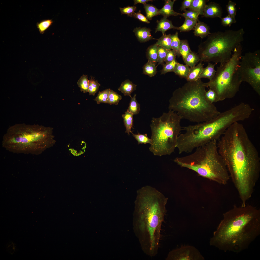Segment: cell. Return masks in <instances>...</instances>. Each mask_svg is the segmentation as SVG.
<instances>
[{
    "instance_id": "17",
    "label": "cell",
    "mask_w": 260,
    "mask_h": 260,
    "mask_svg": "<svg viewBox=\"0 0 260 260\" xmlns=\"http://www.w3.org/2000/svg\"><path fill=\"white\" fill-rule=\"evenodd\" d=\"M157 25L155 32L160 31L162 34L165 33L167 31L172 29H177L178 27L174 26L171 21L167 19V18L163 17L160 20L157 21Z\"/></svg>"
},
{
    "instance_id": "25",
    "label": "cell",
    "mask_w": 260,
    "mask_h": 260,
    "mask_svg": "<svg viewBox=\"0 0 260 260\" xmlns=\"http://www.w3.org/2000/svg\"><path fill=\"white\" fill-rule=\"evenodd\" d=\"M171 34H162V35L157 39V41L155 44L158 46H160L168 50H171Z\"/></svg>"
},
{
    "instance_id": "16",
    "label": "cell",
    "mask_w": 260,
    "mask_h": 260,
    "mask_svg": "<svg viewBox=\"0 0 260 260\" xmlns=\"http://www.w3.org/2000/svg\"><path fill=\"white\" fill-rule=\"evenodd\" d=\"M194 35L202 39L207 37L211 34L209 26L203 22L198 21L194 29Z\"/></svg>"
},
{
    "instance_id": "28",
    "label": "cell",
    "mask_w": 260,
    "mask_h": 260,
    "mask_svg": "<svg viewBox=\"0 0 260 260\" xmlns=\"http://www.w3.org/2000/svg\"><path fill=\"white\" fill-rule=\"evenodd\" d=\"M171 49L174 51L176 56L179 57L181 56L179 51L180 40L178 37V32H176L175 34L171 35Z\"/></svg>"
},
{
    "instance_id": "31",
    "label": "cell",
    "mask_w": 260,
    "mask_h": 260,
    "mask_svg": "<svg viewBox=\"0 0 260 260\" xmlns=\"http://www.w3.org/2000/svg\"><path fill=\"white\" fill-rule=\"evenodd\" d=\"M198 21L196 20L188 19H185L183 24L178 27L177 30L181 32H186L194 30V27Z\"/></svg>"
},
{
    "instance_id": "11",
    "label": "cell",
    "mask_w": 260,
    "mask_h": 260,
    "mask_svg": "<svg viewBox=\"0 0 260 260\" xmlns=\"http://www.w3.org/2000/svg\"><path fill=\"white\" fill-rule=\"evenodd\" d=\"M238 71L242 82L248 83L260 95V50L248 52L242 56Z\"/></svg>"
},
{
    "instance_id": "13",
    "label": "cell",
    "mask_w": 260,
    "mask_h": 260,
    "mask_svg": "<svg viewBox=\"0 0 260 260\" xmlns=\"http://www.w3.org/2000/svg\"><path fill=\"white\" fill-rule=\"evenodd\" d=\"M222 10L220 5L213 2L206 4L204 8L203 16L206 18H221Z\"/></svg>"
},
{
    "instance_id": "5",
    "label": "cell",
    "mask_w": 260,
    "mask_h": 260,
    "mask_svg": "<svg viewBox=\"0 0 260 260\" xmlns=\"http://www.w3.org/2000/svg\"><path fill=\"white\" fill-rule=\"evenodd\" d=\"M53 129L37 124H16L3 136L2 147L14 153L39 155L55 142Z\"/></svg>"
},
{
    "instance_id": "48",
    "label": "cell",
    "mask_w": 260,
    "mask_h": 260,
    "mask_svg": "<svg viewBox=\"0 0 260 260\" xmlns=\"http://www.w3.org/2000/svg\"><path fill=\"white\" fill-rule=\"evenodd\" d=\"M193 0H184L182 2L181 9L182 11H185L186 9L189 8L192 3Z\"/></svg>"
},
{
    "instance_id": "37",
    "label": "cell",
    "mask_w": 260,
    "mask_h": 260,
    "mask_svg": "<svg viewBox=\"0 0 260 260\" xmlns=\"http://www.w3.org/2000/svg\"><path fill=\"white\" fill-rule=\"evenodd\" d=\"M131 133L133 136L137 141L138 144L143 143L145 144L149 143L150 144H151V139L148 137L147 134H142L138 132L137 134H134L132 132Z\"/></svg>"
},
{
    "instance_id": "44",
    "label": "cell",
    "mask_w": 260,
    "mask_h": 260,
    "mask_svg": "<svg viewBox=\"0 0 260 260\" xmlns=\"http://www.w3.org/2000/svg\"><path fill=\"white\" fill-rule=\"evenodd\" d=\"M119 9L122 15L125 14L128 15V16L132 17L136 10V7L134 6H128L123 8L120 7Z\"/></svg>"
},
{
    "instance_id": "40",
    "label": "cell",
    "mask_w": 260,
    "mask_h": 260,
    "mask_svg": "<svg viewBox=\"0 0 260 260\" xmlns=\"http://www.w3.org/2000/svg\"><path fill=\"white\" fill-rule=\"evenodd\" d=\"M168 50L162 47L158 46V64L157 65L163 64V62Z\"/></svg>"
},
{
    "instance_id": "30",
    "label": "cell",
    "mask_w": 260,
    "mask_h": 260,
    "mask_svg": "<svg viewBox=\"0 0 260 260\" xmlns=\"http://www.w3.org/2000/svg\"><path fill=\"white\" fill-rule=\"evenodd\" d=\"M136 95L135 94L131 98L129 106L127 111L133 115L139 114L140 110V104L137 101L136 98Z\"/></svg>"
},
{
    "instance_id": "8",
    "label": "cell",
    "mask_w": 260,
    "mask_h": 260,
    "mask_svg": "<svg viewBox=\"0 0 260 260\" xmlns=\"http://www.w3.org/2000/svg\"><path fill=\"white\" fill-rule=\"evenodd\" d=\"M182 119L170 110L159 117L152 118L150 125L152 143L149 149L154 155H170L174 151L182 129L181 125Z\"/></svg>"
},
{
    "instance_id": "10",
    "label": "cell",
    "mask_w": 260,
    "mask_h": 260,
    "mask_svg": "<svg viewBox=\"0 0 260 260\" xmlns=\"http://www.w3.org/2000/svg\"><path fill=\"white\" fill-rule=\"evenodd\" d=\"M241 44L234 50L231 58L228 61L220 64L217 67L213 79L205 83L206 87L215 92L216 102L234 97L239 91L242 82L238 68L242 55Z\"/></svg>"
},
{
    "instance_id": "1",
    "label": "cell",
    "mask_w": 260,
    "mask_h": 260,
    "mask_svg": "<svg viewBox=\"0 0 260 260\" xmlns=\"http://www.w3.org/2000/svg\"><path fill=\"white\" fill-rule=\"evenodd\" d=\"M218 150L226 165L241 203L251 196L259 177L260 158L243 125L234 123L218 140Z\"/></svg>"
},
{
    "instance_id": "32",
    "label": "cell",
    "mask_w": 260,
    "mask_h": 260,
    "mask_svg": "<svg viewBox=\"0 0 260 260\" xmlns=\"http://www.w3.org/2000/svg\"><path fill=\"white\" fill-rule=\"evenodd\" d=\"M179 51L183 60L192 52L187 40H180Z\"/></svg>"
},
{
    "instance_id": "15",
    "label": "cell",
    "mask_w": 260,
    "mask_h": 260,
    "mask_svg": "<svg viewBox=\"0 0 260 260\" xmlns=\"http://www.w3.org/2000/svg\"><path fill=\"white\" fill-rule=\"evenodd\" d=\"M176 1L175 0H165L163 7L159 9V15H162L163 17L167 18L171 16H177L180 15V13L175 12L173 9V5Z\"/></svg>"
},
{
    "instance_id": "6",
    "label": "cell",
    "mask_w": 260,
    "mask_h": 260,
    "mask_svg": "<svg viewBox=\"0 0 260 260\" xmlns=\"http://www.w3.org/2000/svg\"><path fill=\"white\" fill-rule=\"evenodd\" d=\"M189 155L176 158L174 161L204 177L225 185L230 178L226 165L219 154L217 140H214L196 148Z\"/></svg>"
},
{
    "instance_id": "29",
    "label": "cell",
    "mask_w": 260,
    "mask_h": 260,
    "mask_svg": "<svg viewBox=\"0 0 260 260\" xmlns=\"http://www.w3.org/2000/svg\"><path fill=\"white\" fill-rule=\"evenodd\" d=\"M156 64L148 61L143 67V73L150 77L154 76L157 72Z\"/></svg>"
},
{
    "instance_id": "22",
    "label": "cell",
    "mask_w": 260,
    "mask_h": 260,
    "mask_svg": "<svg viewBox=\"0 0 260 260\" xmlns=\"http://www.w3.org/2000/svg\"><path fill=\"white\" fill-rule=\"evenodd\" d=\"M146 56L148 61L156 64L158 61V46L154 44L148 47Z\"/></svg>"
},
{
    "instance_id": "36",
    "label": "cell",
    "mask_w": 260,
    "mask_h": 260,
    "mask_svg": "<svg viewBox=\"0 0 260 260\" xmlns=\"http://www.w3.org/2000/svg\"><path fill=\"white\" fill-rule=\"evenodd\" d=\"M122 98L121 96L113 90H111L108 99L106 103L110 104L117 105Z\"/></svg>"
},
{
    "instance_id": "49",
    "label": "cell",
    "mask_w": 260,
    "mask_h": 260,
    "mask_svg": "<svg viewBox=\"0 0 260 260\" xmlns=\"http://www.w3.org/2000/svg\"><path fill=\"white\" fill-rule=\"evenodd\" d=\"M134 2V5H135L138 3H141L145 5L146 4V3L149 1H152L151 0H133Z\"/></svg>"
},
{
    "instance_id": "2",
    "label": "cell",
    "mask_w": 260,
    "mask_h": 260,
    "mask_svg": "<svg viewBox=\"0 0 260 260\" xmlns=\"http://www.w3.org/2000/svg\"><path fill=\"white\" fill-rule=\"evenodd\" d=\"M260 233V211L249 205H236L223 214L210 241L224 252H240L247 248Z\"/></svg>"
},
{
    "instance_id": "39",
    "label": "cell",
    "mask_w": 260,
    "mask_h": 260,
    "mask_svg": "<svg viewBox=\"0 0 260 260\" xmlns=\"http://www.w3.org/2000/svg\"><path fill=\"white\" fill-rule=\"evenodd\" d=\"M177 63L175 59L172 61L163 64L161 71V74H164L169 72H173L175 66Z\"/></svg>"
},
{
    "instance_id": "41",
    "label": "cell",
    "mask_w": 260,
    "mask_h": 260,
    "mask_svg": "<svg viewBox=\"0 0 260 260\" xmlns=\"http://www.w3.org/2000/svg\"><path fill=\"white\" fill-rule=\"evenodd\" d=\"M236 3L231 0H229L226 5V9L228 14L234 18H235L236 14Z\"/></svg>"
},
{
    "instance_id": "23",
    "label": "cell",
    "mask_w": 260,
    "mask_h": 260,
    "mask_svg": "<svg viewBox=\"0 0 260 260\" xmlns=\"http://www.w3.org/2000/svg\"><path fill=\"white\" fill-rule=\"evenodd\" d=\"M133 115L127 110L124 114L122 115L124 119V122L126 128V133L129 135L130 133H131V129L133 125Z\"/></svg>"
},
{
    "instance_id": "19",
    "label": "cell",
    "mask_w": 260,
    "mask_h": 260,
    "mask_svg": "<svg viewBox=\"0 0 260 260\" xmlns=\"http://www.w3.org/2000/svg\"><path fill=\"white\" fill-rule=\"evenodd\" d=\"M136 86L130 80L126 79L122 83L118 90L125 96H129L131 98V94L136 90Z\"/></svg>"
},
{
    "instance_id": "34",
    "label": "cell",
    "mask_w": 260,
    "mask_h": 260,
    "mask_svg": "<svg viewBox=\"0 0 260 260\" xmlns=\"http://www.w3.org/2000/svg\"><path fill=\"white\" fill-rule=\"evenodd\" d=\"M53 22L52 19L44 20L37 23V27L39 29L40 33L43 34L45 31L48 28Z\"/></svg>"
},
{
    "instance_id": "4",
    "label": "cell",
    "mask_w": 260,
    "mask_h": 260,
    "mask_svg": "<svg viewBox=\"0 0 260 260\" xmlns=\"http://www.w3.org/2000/svg\"><path fill=\"white\" fill-rule=\"evenodd\" d=\"M206 87L201 79L187 82L173 92L169 109L191 122L199 123L209 120L220 112L207 98Z\"/></svg>"
},
{
    "instance_id": "26",
    "label": "cell",
    "mask_w": 260,
    "mask_h": 260,
    "mask_svg": "<svg viewBox=\"0 0 260 260\" xmlns=\"http://www.w3.org/2000/svg\"><path fill=\"white\" fill-rule=\"evenodd\" d=\"M186 65L190 68L193 67L200 60V57L197 53L192 52L183 60Z\"/></svg>"
},
{
    "instance_id": "35",
    "label": "cell",
    "mask_w": 260,
    "mask_h": 260,
    "mask_svg": "<svg viewBox=\"0 0 260 260\" xmlns=\"http://www.w3.org/2000/svg\"><path fill=\"white\" fill-rule=\"evenodd\" d=\"M110 88L105 90L101 91H99L95 100L98 104L102 103H106L107 101L110 91Z\"/></svg>"
},
{
    "instance_id": "3",
    "label": "cell",
    "mask_w": 260,
    "mask_h": 260,
    "mask_svg": "<svg viewBox=\"0 0 260 260\" xmlns=\"http://www.w3.org/2000/svg\"><path fill=\"white\" fill-rule=\"evenodd\" d=\"M168 198L155 188L149 185L138 191L134 227L141 247L146 255H157L161 227L166 212Z\"/></svg>"
},
{
    "instance_id": "20",
    "label": "cell",
    "mask_w": 260,
    "mask_h": 260,
    "mask_svg": "<svg viewBox=\"0 0 260 260\" xmlns=\"http://www.w3.org/2000/svg\"><path fill=\"white\" fill-rule=\"evenodd\" d=\"M216 64H213L210 62L208 63L207 66L204 68L200 75L199 79L206 78L211 80L214 77L216 71L215 69V66Z\"/></svg>"
},
{
    "instance_id": "38",
    "label": "cell",
    "mask_w": 260,
    "mask_h": 260,
    "mask_svg": "<svg viewBox=\"0 0 260 260\" xmlns=\"http://www.w3.org/2000/svg\"><path fill=\"white\" fill-rule=\"evenodd\" d=\"M100 84L98 82L97 80H95L91 78L89 80V86L88 92L90 95L94 96L95 94L98 91L99 87Z\"/></svg>"
},
{
    "instance_id": "45",
    "label": "cell",
    "mask_w": 260,
    "mask_h": 260,
    "mask_svg": "<svg viewBox=\"0 0 260 260\" xmlns=\"http://www.w3.org/2000/svg\"><path fill=\"white\" fill-rule=\"evenodd\" d=\"M205 96L207 99L211 103H213L216 102V96L215 92L212 90L209 89L206 91Z\"/></svg>"
},
{
    "instance_id": "43",
    "label": "cell",
    "mask_w": 260,
    "mask_h": 260,
    "mask_svg": "<svg viewBox=\"0 0 260 260\" xmlns=\"http://www.w3.org/2000/svg\"><path fill=\"white\" fill-rule=\"evenodd\" d=\"M221 19V24L224 26L230 27L232 24L236 22L235 18H234L228 14Z\"/></svg>"
},
{
    "instance_id": "9",
    "label": "cell",
    "mask_w": 260,
    "mask_h": 260,
    "mask_svg": "<svg viewBox=\"0 0 260 260\" xmlns=\"http://www.w3.org/2000/svg\"><path fill=\"white\" fill-rule=\"evenodd\" d=\"M243 28L211 33L198 46L200 62L222 63L231 58L234 49L244 40Z\"/></svg>"
},
{
    "instance_id": "27",
    "label": "cell",
    "mask_w": 260,
    "mask_h": 260,
    "mask_svg": "<svg viewBox=\"0 0 260 260\" xmlns=\"http://www.w3.org/2000/svg\"><path fill=\"white\" fill-rule=\"evenodd\" d=\"M147 19L151 20L153 17L159 15V9L152 4H146L144 5Z\"/></svg>"
},
{
    "instance_id": "7",
    "label": "cell",
    "mask_w": 260,
    "mask_h": 260,
    "mask_svg": "<svg viewBox=\"0 0 260 260\" xmlns=\"http://www.w3.org/2000/svg\"><path fill=\"white\" fill-rule=\"evenodd\" d=\"M234 122L231 114L225 111L207 121L183 127L185 132L177 138L179 153L191 152L212 141L218 140Z\"/></svg>"
},
{
    "instance_id": "46",
    "label": "cell",
    "mask_w": 260,
    "mask_h": 260,
    "mask_svg": "<svg viewBox=\"0 0 260 260\" xmlns=\"http://www.w3.org/2000/svg\"><path fill=\"white\" fill-rule=\"evenodd\" d=\"M176 55L172 50H168L164 62L166 63L172 61L176 59Z\"/></svg>"
},
{
    "instance_id": "18",
    "label": "cell",
    "mask_w": 260,
    "mask_h": 260,
    "mask_svg": "<svg viewBox=\"0 0 260 260\" xmlns=\"http://www.w3.org/2000/svg\"><path fill=\"white\" fill-rule=\"evenodd\" d=\"M204 65L200 62L197 66L190 68L189 73L186 79L187 82L195 81L199 79L204 68Z\"/></svg>"
},
{
    "instance_id": "14",
    "label": "cell",
    "mask_w": 260,
    "mask_h": 260,
    "mask_svg": "<svg viewBox=\"0 0 260 260\" xmlns=\"http://www.w3.org/2000/svg\"><path fill=\"white\" fill-rule=\"evenodd\" d=\"M151 31L149 28L140 27L134 28L133 31L138 40L141 43L155 39L151 35Z\"/></svg>"
},
{
    "instance_id": "42",
    "label": "cell",
    "mask_w": 260,
    "mask_h": 260,
    "mask_svg": "<svg viewBox=\"0 0 260 260\" xmlns=\"http://www.w3.org/2000/svg\"><path fill=\"white\" fill-rule=\"evenodd\" d=\"M180 15L184 17L185 19H188L194 20L198 21V17L200 15L197 12L193 10H186L185 12L181 13Z\"/></svg>"
},
{
    "instance_id": "12",
    "label": "cell",
    "mask_w": 260,
    "mask_h": 260,
    "mask_svg": "<svg viewBox=\"0 0 260 260\" xmlns=\"http://www.w3.org/2000/svg\"><path fill=\"white\" fill-rule=\"evenodd\" d=\"M204 257L193 246L182 245L168 254L166 260H203Z\"/></svg>"
},
{
    "instance_id": "33",
    "label": "cell",
    "mask_w": 260,
    "mask_h": 260,
    "mask_svg": "<svg viewBox=\"0 0 260 260\" xmlns=\"http://www.w3.org/2000/svg\"><path fill=\"white\" fill-rule=\"evenodd\" d=\"M77 84L80 88L81 91L84 93L88 92L89 80L87 75H83L78 80Z\"/></svg>"
},
{
    "instance_id": "24",
    "label": "cell",
    "mask_w": 260,
    "mask_h": 260,
    "mask_svg": "<svg viewBox=\"0 0 260 260\" xmlns=\"http://www.w3.org/2000/svg\"><path fill=\"white\" fill-rule=\"evenodd\" d=\"M189 71L190 68L188 66L178 62L175 66L173 72L180 77L186 79Z\"/></svg>"
},
{
    "instance_id": "47",
    "label": "cell",
    "mask_w": 260,
    "mask_h": 260,
    "mask_svg": "<svg viewBox=\"0 0 260 260\" xmlns=\"http://www.w3.org/2000/svg\"><path fill=\"white\" fill-rule=\"evenodd\" d=\"M132 17L138 19L140 21L147 23L149 24L150 21L145 16L141 13L140 11L137 13L135 12L133 14Z\"/></svg>"
},
{
    "instance_id": "21",
    "label": "cell",
    "mask_w": 260,
    "mask_h": 260,
    "mask_svg": "<svg viewBox=\"0 0 260 260\" xmlns=\"http://www.w3.org/2000/svg\"><path fill=\"white\" fill-rule=\"evenodd\" d=\"M206 0H193L189 8V10L195 11L199 15H203L204 10L206 3L208 1Z\"/></svg>"
}]
</instances>
